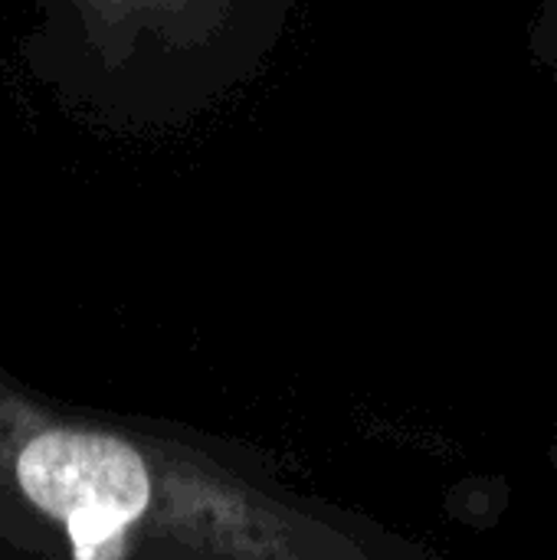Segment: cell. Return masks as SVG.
I'll list each match as a JSON object with an SVG mask.
<instances>
[{"label": "cell", "mask_w": 557, "mask_h": 560, "mask_svg": "<svg viewBox=\"0 0 557 560\" xmlns=\"http://www.w3.org/2000/svg\"><path fill=\"white\" fill-rule=\"evenodd\" d=\"M26 499L62 522L79 560H95L141 518L151 482L141 456L118 436L92 430H46L16 463Z\"/></svg>", "instance_id": "1"}, {"label": "cell", "mask_w": 557, "mask_h": 560, "mask_svg": "<svg viewBox=\"0 0 557 560\" xmlns=\"http://www.w3.org/2000/svg\"><path fill=\"white\" fill-rule=\"evenodd\" d=\"M552 469L557 472V440H555V446H552Z\"/></svg>", "instance_id": "2"}]
</instances>
